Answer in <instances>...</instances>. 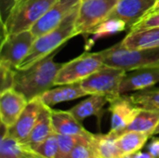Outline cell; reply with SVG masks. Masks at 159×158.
I'll use <instances>...</instances> for the list:
<instances>
[{
  "mask_svg": "<svg viewBox=\"0 0 159 158\" xmlns=\"http://www.w3.org/2000/svg\"><path fill=\"white\" fill-rule=\"evenodd\" d=\"M108 102L109 99L107 96L93 94L89 95L88 99L82 101L81 102L71 108L69 111L79 122L91 115L98 116L100 119L101 116L103 115V107Z\"/></svg>",
  "mask_w": 159,
  "mask_h": 158,
  "instance_id": "obj_18",
  "label": "cell"
},
{
  "mask_svg": "<svg viewBox=\"0 0 159 158\" xmlns=\"http://www.w3.org/2000/svg\"><path fill=\"white\" fill-rule=\"evenodd\" d=\"M157 134H159V123L157 124V126L156 129L154 130V133H153V135H157Z\"/></svg>",
  "mask_w": 159,
  "mask_h": 158,
  "instance_id": "obj_36",
  "label": "cell"
},
{
  "mask_svg": "<svg viewBox=\"0 0 159 158\" xmlns=\"http://www.w3.org/2000/svg\"><path fill=\"white\" fill-rule=\"evenodd\" d=\"M2 137L0 155L1 158H21L24 151L29 147L28 144L19 142L8 133V129L2 124Z\"/></svg>",
  "mask_w": 159,
  "mask_h": 158,
  "instance_id": "obj_23",
  "label": "cell"
},
{
  "mask_svg": "<svg viewBox=\"0 0 159 158\" xmlns=\"http://www.w3.org/2000/svg\"><path fill=\"white\" fill-rule=\"evenodd\" d=\"M116 139L117 138L111 132L105 135H94L92 142L97 156L99 158L119 157L121 154L116 144Z\"/></svg>",
  "mask_w": 159,
  "mask_h": 158,
  "instance_id": "obj_22",
  "label": "cell"
},
{
  "mask_svg": "<svg viewBox=\"0 0 159 158\" xmlns=\"http://www.w3.org/2000/svg\"><path fill=\"white\" fill-rule=\"evenodd\" d=\"M35 39L36 36L31 30L5 35L1 42L0 62L17 69L28 55Z\"/></svg>",
  "mask_w": 159,
  "mask_h": 158,
  "instance_id": "obj_8",
  "label": "cell"
},
{
  "mask_svg": "<svg viewBox=\"0 0 159 158\" xmlns=\"http://www.w3.org/2000/svg\"><path fill=\"white\" fill-rule=\"evenodd\" d=\"M79 6L55 29L38 36L35 39L28 55L19 64L17 68L18 70H24L31 67L35 62L54 53L57 48L75 36V27Z\"/></svg>",
  "mask_w": 159,
  "mask_h": 158,
  "instance_id": "obj_2",
  "label": "cell"
},
{
  "mask_svg": "<svg viewBox=\"0 0 159 158\" xmlns=\"http://www.w3.org/2000/svg\"><path fill=\"white\" fill-rule=\"evenodd\" d=\"M83 0H56L45 15L32 27V33L36 38L61 24Z\"/></svg>",
  "mask_w": 159,
  "mask_h": 158,
  "instance_id": "obj_9",
  "label": "cell"
},
{
  "mask_svg": "<svg viewBox=\"0 0 159 158\" xmlns=\"http://www.w3.org/2000/svg\"><path fill=\"white\" fill-rule=\"evenodd\" d=\"M109 103V111L112 115L110 132L118 138L119 133L132 122L141 108L136 106L130 97L126 94L116 96L110 100Z\"/></svg>",
  "mask_w": 159,
  "mask_h": 158,
  "instance_id": "obj_10",
  "label": "cell"
},
{
  "mask_svg": "<svg viewBox=\"0 0 159 158\" xmlns=\"http://www.w3.org/2000/svg\"><path fill=\"white\" fill-rule=\"evenodd\" d=\"M56 0H18L6 22L2 37L31 30Z\"/></svg>",
  "mask_w": 159,
  "mask_h": 158,
  "instance_id": "obj_4",
  "label": "cell"
},
{
  "mask_svg": "<svg viewBox=\"0 0 159 158\" xmlns=\"http://www.w3.org/2000/svg\"><path fill=\"white\" fill-rule=\"evenodd\" d=\"M21 158H46L42 156L41 155L37 154L36 152H34L30 146L24 151V153L22 154Z\"/></svg>",
  "mask_w": 159,
  "mask_h": 158,
  "instance_id": "obj_33",
  "label": "cell"
},
{
  "mask_svg": "<svg viewBox=\"0 0 159 158\" xmlns=\"http://www.w3.org/2000/svg\"><path fill=\"white\" fill-rule=\"evenodd\" d=\"M119 0H83L79 6L75 27V36L89 34L103 20H107Z\"/></svg>",
  "mask_w": 159,
  "mask_h": 158,
  "instance_id": "obj_7",
  "label": "cell"
},
{
  "mask_svg": "<svg viewBox=\"0 0 159 158\" xmlns=\"http://www.w3.org/2000/svg\"><path fill=\"white\" fill-rule=\"evenodd\" d=\"M129 97L133 103L142 109L159 110V88H145L135 91Z\"/></svg>",
  "mask_w": 159,
  "mask_h": 158,
  "instance_id": "obj_24",
  "label": "cell"
},
{
  "mask_svg": "<svg viewBox=\"0 0 159 158\" xmlns=\"http://www.w3.org/2000/svg\"><path fill=\"white\" fill-rule=\"evenodd\" d=\"M159 82V66L146 67L127 72L119 86V94L139 91Z\"/></svg>",
  "mask_w": 159,
  "mask_h": 158,
  "instance_id": "obj_13",
  "label": "cell"
},
{
  "mask_svg": "<svg viewBox=\"0 0 159 158\" xmlns=\"http://www.w3.org/2000/svg\"><path fill=\"white\" fill-rule=\"evenodd\" d=\"M94 158H99V157H94Z\"/></svg>",
  "mask_w": 159,
  "mask_h": 158,
  "instance_id": "obj_38",
  "label": "cell"
},
{
  "mask_svg": "<svg viewBox=\"0 0 159 158\" xmlns=\"http://www.w3.org/2000/svg\"><path fill=\"white\" fill-rule=\"evenodd\" d=\"M102 52L105 65L120 68L126 72L159 66V47L131 49L123 46L120 41Z\"/></svg>",
  "mask_w": 159,
  "mask_h": 158,
  "instance_id": "obj_3",
  "label": "cell"
},
{
  "mask_svg": "<svg viewBox=\"0 0 159 158\" xmlns=\"http://www.w3.org/2000/svg\"><path fill=\"white\" fill-rule=\"evenodd\" d=\"M121 43L131 49L159 47V27L130 30Z\"/></svg>",
  "mask_w": 159,
  "mask_h": 158,
  "instance_id": "obj_17",
  "label": "cell"
},
{
  "mask_svg": "<svg viewBox=\"0 0 159 158\" xmlns=\"http://www.w3.org/2000/svg\"><path fill=\"white\" fill-rule=\"evenodd\" d=\"M34 152L46 158H57L59 152L58 137L54 131L41 143L32 148Z\"/></svg>",
  "mask_w": 159,
  "mask_h": 158,
  "instance_id": "obj_27",
  "label": "cell"
},
{
  "mask_svg": "<svg viewBox=\"0 0 159 158\" xmlns=\"http://www.w3.org/2000/svg\"><path fill=\"white\" fill-rule=\"evenodd\" d=\"M93 134L87 136L77 143L66 158H94L98 157L93 146Z\"/></svg>",
  "mask_w": 159,
  "mask_h": 158,
  "instance_id": "obj_28",
  "label": "cell"
},
{
  "mask_svg": "<svg viewBox=\"0 0 159 158\" xmlns=\"http://www.w3.org/2000/svg\"><path fill=\"white\" fill-rule=\"evenodd\" d=\"M91 133L86 135H63L57 134L58 137V144H59V152L57 158H66L71 151L75 148V146L83 141L87 136Z\"/></svg>",
  "mask_w": 159,
  "mask_h": 158,
  "instance_id": "obj_26",
  "label": "cell"
},
{
  "mask_svg": "<svg viewBox=\"0 0 159 158\" xmlns=\"http://www.w3.org/2000/svg\"><path fill=\"white\" fill-rule=\"evenodd\" d=\"M147 150L148 152L156 158H159V140L158 139H155L153 140L148 147H147Z\"/></svg>",
  "mask_w": 159,
  "mask_h": 158,
  "instance_id": "obj_32",
  "label": "cell"
},
{
  "mask_svg": "<svg viewBox=\"0 0 159 158\" xmlns=\"http://www.w3.org/2000/svg\"><path fill=\"white\" fill-rule=\"evenodd\" d=\"M153 27H159V12L146 15L139 22H137L130 30H140Z\"/></svg>",
  "mask_w": 159,
  "mask_h": 158,
  "instance_id": "obj_30",
  "label": "cell"
},
{
  "mask_svg": "<svg viewBox=\"0 0 159 158\" xmlns=\"http://www.w3.org/2000/svg\"><path fill=\"white\" fill-rule=\"evenodd\" d=\"M126 73L123 69L103 64L98 71L80 83L89 95H105L110 102L116 96L120 95L118 92L119 86Z\"/></svg>",
  "mask_w": 159,
  "mask_h": 158,
  "instance_id": "obj_6",
  "label": "cell"
},
{
  "mask_svg": "<svg viewBox=\"0 0 159 158\" xmlns=\"http://www.w3.org/2000/svg\"><path fill=\"white\" fill-rule=\"evenodd\" d=\"M52 132L53 128L51 121V108L44 104L26 144L33 148L45 141Z\"/></svg>",
  "mask_w": 159,
  "mask_h": 158,
  "instance_id": "obj_20",
  "label": "cell"
},
{
  "mask_svg": "<svg viewBox=\"0 0 159 158\" xmlns=\"http://www.w3.org/2000/svg\"><path fill=\"white\" fill-rule=\"evenodd\" d=\"M55 52L24 70H16L14 89L28 102L40 97L55 86V78L63 63L54 61Z\"/></svg>",
  "mask_w": 159,
  "mask_h": 158,
  "instance_id": "obj_1",
  "label": "cell"
},
{
  "mask_svg": "<svg viewBox=\"0 0 159 158\" xmlns=\"http://www.w3.org/2000/svg\"><path fill=\"white\" fill-rule=\"evenodd\" d=\"M16 70L17 69H14L7 64L0 62V74H1L0 91H1V93L14 88Z\"/></svg>",
  "mask_w": 159,
  "mask_h": 158,
  "instance_id": "obj_29",
  "label": "cell"
},
{
  "mask_svg": "<svg viewBox=\"0 0 159 158\" xmlns=\"http://www.w3.org/2000/svg\"><path fill=\"white\" fill-rule=\"evenodd\" d=\"M43 105L44 103L39 97L28 102L25 109L23 110L16 123L8 129V133L19 142L26 143L37 121Z\"/></svg>",
  "mask_w": 159,
  "mask_h": 158,
  "instance_id": "obj_12",
  "label": "cell"
},
{
  "mask_svg": "<svg viewBox=\"0 0 159 158\" xmlns=\"http://www.w3.org/2000/svg\"><path fill=\"white\" fill-rule=\"evenodd\" d=\"M133 158H156V157H154L150 153L137 152V153L133 154Z\"/></svg>",
  "mask_w": 159,
  "mask_h": 158,
  "instance_id": "obj_34",
  "label": "cell"
},
{
  "mask_svg": "<svg viewBox=\"0 0 159 158\" xmlns=\"http://www.w3.org/2000/svg\"><path fill=\"white\" fill-rule=\"evenodd\" d=\"M118 158H133V155H127V156H120Z\"/></svg>",
  "mask_w": 159,
  "mask_h": 158,
  "instance_id": "obj_37",
  "label": "cell"
},
{
  "mask_svg": "<svg viewBox=\"0 0 159 158\" xmlns=\"http://www.w3.org/2000/svg\"><path fill=\"white\" fill-rule=\"evenodd\" d=\"M157 0H119L107 19H118L132 28L145 17Z\"/></svg>",
  "mask_w": 159,
  "mask_h": 158,
  "instance_id": "obj_11",
  "label": "cell"
},
{
  "mask_svg": "<svg viewBox=\"0 0 159 158\" xmlns=\"http://www.w3.org/2000/svg\"><path fill=\"white\" fill-rule=\"evenodd\" d=\"M158 123L159 110H147L141 108L132 122L119 133L118 137L129 131L143 132L153 135L154 130L156 129Z\"/></svg>",
  "mask_w": 159,
  "mask_h": 158,
  "instance_id": "obj_19",
  "label": "cell"
},
{
  "mask_svg": "<svg viewBox=\"0 0 159 158\" xmlns=\"http://www.w3.org/2000/svg\"><path fill=\"white\" fill-rule=\"evenodd\" d=\"M127 28V24L122 20L118 19H107L93 28L89 34H93L92 42L97 41L100 38L114 35L117 33L124 31Z\"/></svg>",
  "mask_w": 159,
  "mask_h": 158,
  "instance_id": "obj_25",
  "label": "cell"
},
{
  "mask_svg": "<svg viewBox=\"0 0 159 158\" xmlns=\"http://www.w3.org/2000/svg\"><path fill=\"white\" fill-rule=\"evenodd\" d=\"M17 1L18 0H0V19L2 25L6 22Z\"/></svg>",
  "mask_w": 159,
  "mask_h": 158,
  "instance_id": "obj_31",
  "label": "cell"
},
{
  "mask_svg": "<svg viewBox=\"0 0 159 158\" xmlns=\"http://www.w3.org/2000/svg\"><path fill=\"white\" fill-rule=\"evenodd\" d=\"M159 12V0H157V2H156V4L154 5V7L151 8V10L149 11V13L147 14V15H149V14H153V13H158Z\"/></svg>",
  "mask_w": 159,
  "mask_h": 158,
  "instance_id": "obj_35",
  "label": "cell"
},
{
  "mask_svg": "<svg viewBox=\"0 0 159 158\" xmlns=\"http://www.w3.org/2000/svg\"><path fill=\"white\" fill-rule=\"evenodd\" d=\"M102 52L84 53L63 63L55 78V86L81 82L103 65Z\"/></svg>",
  "mask_w": 159,
  "mask_h": 158,
  "instance_id": "obj_5",
  "label": "cell"
},
{
  "mask_svg": "<svg viewBox=\"0 0 159 158\" xmlns=\"http://www.w3.org/2000/svg\"><path fill=\"white\" fill-rule=\"evenodd\" d=\"M27 103V99L14 88L2 92L0 96L1 124L7 129L11 128L25 109Z\"/></svg>",
  "mask_w": 159,
  "mask_h": 158,
  "instance_id": "obj_14",
  "label": "cell"
},
{
  "mask_svg": "<svg viewBox=\"0 0 159 158\" xmlns=\"http://www.w3.org/2000/svg\"><path fill=\"white\" fill-rule=\"evenodd\" d=\"M151 136L152 135L149 133L129 131L120 135L116 139V144L121 156L133 155L143 147Z\"/></svg>",
  "mask_w": 159,
  "mask_h": 158,
  "instance_id": "obj_21",
  "label": "cell"
},
{
  "mask_svg": "<svg viewBox=\"0 0 159 158\" xmlns=\"http://www.w3.org/2000/svg\"><path fill=\"white\" fill-rule=\"evenodd\" d=\"M87 95H89L88 92L83 88L81 83L78 82L61 85L56 88H50L44 92L39 98L45 105L51 108L53 105L60 102L73 101Z\"/></svg>",
  "mask_w": 159,
  "mask_h": 158,
  "instance_id": "obj_15",
  "label": "cell"
},
{
  "mask_svg": "<svg viewBox=\"0 0 159 158\" xmlns=\"http://www.w3.org/2000/svg\"><path fill=\"white\" fill-rule=\"evenodd\" d=\"M51 121L53 131L57 134L86 135L89 133L70 111L51 109Z\"/></svg>",
  "mask_w": 159,
  "mask_h": 158,
  "instance_id": "obj_16",
  "label": "cell"
}]
</instances>
